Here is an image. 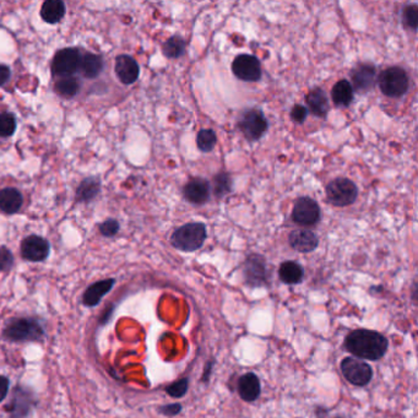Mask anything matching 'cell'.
<instances>
[{
  "instance_id": "obj_18",
  "label": "cell",
  "mask_w": 418,
  "mask_h": 418,
  "mask_svg": "<svg viewBox=\"0 0 418 418\" xmlns=\"http://www.w3.org/2000/svg\"><path fill=\"white\" fill-rule=\"evenodd\" d=\"M114 284H115L114 279H106V280L99 281V282L89 286L85 293L82 296L84 305L92 308L97 304H100L102 298L113 289Z\"/></svg>"
},
{
  "instance_id": "obj_28",
  "label": "cell",
  "mask_w": 418,
  "mask_h": 418,
  "mask_svg": "<svg viewBox=\"0 0 418 418\" xmlns=\"http://www.w3.org/2000/svg\"><path fill=\"white\" fill-rule=\"evenodd\" d=\"M56 92L58 95L63 96V97H74V96L79 92L80 85H79V81L72 77V76H68V77H62L56 82Z\"/></svg>"
},
{
  "instance_id": "obj_6",
  "label": "cell",
  "mask_w": 418,
  "mask_h": 418,
  "mask_svg": "<svg viewBox=\"0 0 418 418\" xmlns=\"http://www.w3.org/2000/svg\"><path fill=\"white\" fill-rule=\"evenodd\" d=\"M36 406V399L31 390L18 385L13 390V398L5 410L9 412L10 418H29Z\"/></svg>"
},
{
  "instance_id": "obj_10",
  "label": "cell",
  "mask_w": 418,
  "mask_h": 418,
  "mask_svg": "<svg viewBox=\"0 0 418 418\" xmlns=\"http://www.w3.org/2000/svg\"><path fill=\"white\" fill-rule=\"evenodd\" d=\"M232 72L239 80L257 82L262 79V65L257 57L241 54L232 63Z\"/></svg>"
},
{
  "instance_id": "obj_5",
  "label": "cell",
  "mask_w": 418,
  "mask_h": 418,
  "mask_svg": "<svg viewBox=\"0 0 418 418\" xmlns=\"http://www.w3.org/2000/svg\"><path fill=\"white\" fill-rule=\"evenodd\" d=\"M358 188L347 178H336L327 186V198L330 204L336 208L350 206L356 201Z\"/></svg>"
},
{
  "instance_id": "obj_4",
  "label": "cell",
  "mask_w": 418,
  "mask_h": 418,
  "mask_svg": "<svg viewBox=\"0 0 418 418\" xmlns=\"http://www.w3.org/2000/svg\"><path fill=\"white\" fill-rule=\"evenodd\" d=\"M409 76L403 68H388L379 76L380 91L391 99L404 96L409 90Z\"/></svg>"
},
{
  "instance_id": "obj_7",
  "label": "cell",
  "mask_w": 418,
  "mask_h": 418,
  "mask_svg": "<svg viewBox=\"0 0 418 418\" xmlns=\"http://www.w3.org/2000/svg\"><path fill=\"white\" fill-rule=\"evenodd\" d=\"M341 372L347 381L356 386H365L373 376L372 367L360 358L346 357L341 362Z\"/></svg>"
},
{
  "instance_id": "obj_17",
  "label": "cell",
  "mask_w": 418,
  "mask_h": 418,
  "mask_svg": "<svg viewBox=\"0 0 418 418\" xmlns=\"http://www.w3.org/2000/svg\"><path fill=\"white\" fill-rule=\"evenodd\" d=\"M291 247L300 253H310L317 249L319 244V239L315 233L309 231V229H296L291 232L289 237Z\"/></svg>"
},
{
  "instance_id": "obj_33",
  "label": "cell",
  "mask_w": 418,
  "mask_h": 418,
  "mask_svg": "<svg viewBox=\"0 0 418 418\" xmlns=\"http://www.w3.org/2000/svg\"><path fill=\"white\" fill-rule=\"evenodd\" d=\"M186 391H188V379L178 380L166 388L167 394L172 398H183L186 394Z\"/></svg>"
},
{
  "instance_id": "obj_1",
  "label": "cell",
  "mask_w": 418,
  "mask_h": 418,
  "mask_svg": "<svg viewBox=\"0 0 418 418\" xmlns=\"http://www.w3.org/2000/svg\"><path fill=\"white\" fill-rule=\"evenodd\" d=\"M345 346L347 351L351 352L360 360L378 361L388 351L389 342L376 331L357 329L347 335Z\"/></svg>"
},
{
  "instance_id": "obj_9",
  "label": "cell",
  "mask_w": 418,
  "mask_h": 418,
  "mask_svg": "<svg viewBox=\"0 0 418 418\" xmlns=\"http://www.w3.org/2000/svg\"><path fill=\"white\" fill-rule=\"evenodd\" d=\"M239 128L249 141H257L269 128V123L260 110H249L239 120Z\"/></svg>"
},
{
  "instance_id": "obj_23",
  "label": "cell",
  "mask_w": 418,
  "mask_h": 418,
  "mask_svg": "<svg viewBox=\"0 0 418 418\" xmlns=\"http://www.w3.org/2000/svg\"><path fill=\"white\" fill-rule=\"evenodd\" d=\"M303 267L296 262H282L279 269V277L284 284L297 285L303 280Z\"/></svg>"
},
{
  "instance_id": "obj_31",
  "label": "cell",
  "mask_w": 418,
  "mask_h": 418,
  "mask_svg": "<svg viewBox=\"0 0 418 418\" xmlns=\"http://www.w3.org/2000/svg\"><path fill=\"white\" fill-rule=\"evenodd\" d=\"M16 130V119L14 114L0 113V138H9Z\"/></svg>"
},
{
  "instance_id": "obj_38",
  "label": "cell",
  "mask_w": 418,
  "mask_h": 418,
  "mask_svg": "<svg viewBox=\"0 0 418 418\" xmlns=\"http://www.w3.org/2000/svg\"><path fill=\"white\" fill-rule=\"evenodd\" d=\"M10 389V381L6 376H0V403L8 396Z\"/></svg>"
},
{
  "instance_id": "obj_36",
  "label": "cell",
  "mask_w": 418,
  "mask_h": 418,
  "mask_svg": "<svg viewBox=\"0 0 418 418\" xmlns=\"http://www.w3.org/2000/svg\"><path fill=\"white\" fill-rule=\"evenodd\" d=\"M307 114H308V110L305 107L300 105H296L292 108V110H291V118L296 123L302 124L305 120V118H307Z\"/></svg>"
},
{
  "instance_id": "obj_26",
  "label": "cell",
  "mask_w": 418,
  "mask_h": 418,
  "mask_svg": "<svg viewBox=\"0 0 418 418\" xmlns=\"http://www.w3.org/2000/svg\"><path fill=\"white\" fill-rule=\"evenodd\" d=\"M80 72L82 75L87 77V79H94L96 76H99L103 69V61L100 56L97 54H92V53H87L84 57L81 58L80 62Z\"/></svg>"
},
{
  "instance_id": "obj_2",
  "label": "cell",
  "mask_w": 418,
  "mask_h": 418,
  "mask_svg": "<svg viewBox=\"0 0 418 418\" xmlns=\"http://www.w3.org/2000/svg\"><path fill=\"white\" fill-rule=\"evenodd\" d=\"M3 338L10 342H38L44 338V328L38 319L14 318L6 324Z\"/></svg>"
},
{
  "instance_id": "obj_34",
  "label": "cell",
  "mask_w": 418,
  "mask_h": 418,
  "mask_svg": "<svg viewBox=\"0 0 418 418\" xmlns=\"http://www.w3.org/2000/svg\"><path fill=\"white\" fill-rule=\"evenodd\" d=\"M14 265V257L6 247H0V271H9Z\"/></svg>"
},
{
  "instance_id": "obj_37",
  "label": "cell",
  "mask_w": 418,
  "mask_h": 418,
  "mask_svg": "<svg viewBox=\"0 0 418 418\" xmlns=\"http://www.w3.org/2000/svg\"><path fill=\"white\" fill-rule=\"evenodd\" d=\"M182 411V406L179 404L167 405V406H162L160 409V412L165 414V416H176Z\"/></svg>"
},
{
  "instance_id": "obj_11",
  "label": "cell",
  "mask_w": 418,
  "mask_h": 418,
  "mask_svg": "<svg viewBox=\"0 0 418 418\" xmlns=\"http://www.w3.org/2000/svg\"><path fill=\"white\" fill-rule=\"evenodd\" d=\"M292 219L300 226H313L320 220V208L312 198L303 196L296 201L292 210Z\"/></svg>"
},
{
  "instance_id": "obj_15",
  "label": "cell",
  "mask_w": 418,
  "mask_h": 418,
  "mask_svg": "<svg viewBox=\"0 0 418 418\" xmlns=\"http://www.w3.org/2000/svg\"><path fill=\"white\" fill-rule=\"evenodd\" d=\"M211 186L209 182L203 178H193L186 183L183 194L189 203L194 205H203L210 199Z\"/></svg>"
},
{
  "instance_id": "obj_16",
  "label": "cell",
  "mask_w": 418,
  "mask_h": 418,
  "mask_svg": "<svg viewBox=\"0 0 418 418\" xmlns=\"http://www.w3.org/2000/svg\"><path fill=\"white\" fill-rule=\"evenodd\" d=\"M115 74L123 84L132 85L139 79L140 68L134 58L123 54L115 61Z\"/></svg>"
},
{
  "instance_id": "obj_39",
  "label": "cell",
  "mask_w": 418,
  "mask_h": 418,
  "mask_svg": "<svg viewBox=\"0 0 418 418\" xmlns=\"http://www.w3.org/2000/svg\"><path fill=\"white\" fill-rule=\"evenodd\" d=\"M10 69L9 67H6L4 64H0V86L6 84L10 79Z\"/></svg>"
},
{
  "instance_id": "obj_29",
  "label": "cell",
  "mask_w": 418,
  "mask_h": 418,
  "mask_svg": "<svg viewBox=\"0 0 418 418\" xmlns=\"http://www.w3.org/2000/svg\"><path fill=\"white\" fill-rule=\"evenodd\" d=\"M217 144V138L213 129H203L196 137V145L200 151L211 152Z\"/></svg>"
},
{
  "instance_id": "obj_27",
  "label": "cell",
  "mask_w": 418,
  "mask_h": 418,
  "mask_svg": "<svg viewBox=\"0 0 418 418\" xmlns=\"http://www.w3.org/2000/svg\"><path fill=\"white\" fill-rule=\"evenodd\" d=\"M163 56L170 59L182 57L186 52V41L179 36H172L162 46Z\"/></svg>"
},
{
  "instance_id": "obj_3",
  "label": "cell",
  "mask_w": 418,
  "mask_h": 418,
  "mask_svg": "<svg viewBox=\"0 0 418 418\" xmlns=\"http://www.w3.org/2000/svg\"><path fill=\"white\" fill-rule=\"evenodd\" d=\"M206 227L201 222H191L177 228L171 237V244L182 252H195L204 246Z\"/></svg>"
},
{
  "instance_id": "obj_40",
  "label": "cell",
  "mask_w": 418,
  "mask_h": 418,
  "mask_svg": "<svg viewBox=\"0 0 418 418\" xmlns=\"http://www.w3.org/2000/svg\"><path fill=\"white\" fill-rule=\"evenodd\" d=\"M335 418H341V417H335Z\"/></svg>"
},
{
  "instance_id": "obj_22",
  "label": "cell",
  "mask_w": 418,
  "mask_h": 418,
  "mask_svg": "<svg viewBox=\"0 0 418 418\" xmlns=\"http://www.w3.org/2000/svg\"><path fill=\"white\" fill-rule=\"evenodd\" d=\"M65 10L62 0H46L41 8V18L47 24H58L64 18Z\"/></svg>"
},
{
  "instance_id": "obj_13",
  "label": "cell",
  "mask_w": 418,
  "mask_h": 418,
  "mask_svg": "<svg viewBox=\"0 0 418 418\" xmlns=\"http://www.w3.org/2000/svg\"><path fill=\"white\" fill-rule=\"evenodd\" d=\"M352 89L357 92L366 94L376 85V67L369 63H363L357 65L351 72Z\"/></svg>"
},
{
  "instance_id": "obj_21",
  "label": "cell",
  "mask_w": 418,
  "mask_h": 418,
  "mask_svg": "<svg viewBox=\"0 0 418 418\" xmlns=\"http://www.w3.org/2000/svg\"><path fill=\"white\" fill-rule=\"evenodd\" d=\"M305 102H307L308 110L312 112V114L320 117V118L327 117L329 112V99L322 89L317 87V89L310 91L305 97Z\"/></svg>"
},
{
  "instance_id": "obj_19",
  "label": "cell",
  "mask_w": 418,
  "mask_h": 418,
  "mask_svg": "<svg viewBox=\"0 0 418 418\" xmlns=\"http://www.w3.org/2000/svg\"><path fill=\"white\" fill-rule=\"evenodd\" d=\"M238 393L244 401H255L262 393L260 380L254 373L244 374L238 380Z\"/></svg>"
},
{
  "instance_id": "obj_32",
  "label": "cell",
  "mask_w": 418,
  "mask_h": 418,
  "mask_svg": "<svg viewBox=\"0 0 418 418\" xmlns=\"http://www.w3.org/2000/svg\"><path fill=\"white\" fill-rule=\"evenodd\" d=\"M403 23L407 30L416 31L418 27V6L416 4L405 6L403 11Z\"/></svg>"
},
{
  "instance_id": "obj_25",
  "label": "cell",
  "mask_w": 418,
  "mask_h": 418,
  "mask_svg": "<svg viewBox=\"0 0 418 418\" xmlns=\"http://www.w3.org/2000/svg\"><path fill=\"white\" fill-rule=\"evenodd\" d=\"M101 190V182L97 178L90 177L81 182L80 186L76 190V199L80 203H89L95 199Z\"/></svg>"
},
{
  "instance_id": "obj_12",
  "label": "cell",
  "mask_w": 418,
  "mask_h": 418,
  "mask_svg": "<svg viewBox=\"0 0 418 418\" xmlns=\"http://www.w3.org/2000/svg\"><path fill=\"white\" fill-rule=\"evenodd\" d=\"M21 255L25 260L32 262H43L47 259L51 252V246L47 239L32 234L25 238L21 243Z\"/></svg>"
},
{
  "instance_id": "obj_14",
  "label": "cell",
  "mask_w": 418,
  "mask_h": 418,
  "mask_svg": "<svg viewBox=\"0 0 418 418\" xmlns=\"http://www.w3.org/2000/svg\"><path fill=\"white\" fill-rule=\"evenodd\" d=\"M244 275L248 285L253 287L265 285L267 282V269L264 258L253 254L249 255L247 262L244 264Z\"/></svg>"
},
{
  "instance_id": "obj_35",
  "label": "cell",
  "mask_w": 418,
  "mask_h": 418,
  "mask_svg": "<svg viewBox=\"0 0 418 418\" xmlns=\"http://www.w3.org/2000/svg\"><path fill=\"white\" fill-rule=\"evenodd\" d=\"M119 231V222L117 220L110 219L100 224V232L105 237H113Z\"/></svg>"
},
{
  "instance_id": "obj_8",
  "label": "cell",
  "mask_w": 418,
  "mask_h": 418,
  "mask_svg": "<svg viewBox=\"0 0 418 418\" xmlns=\"http://www.w3.org/2000/svg\"><path fill=\"white\" fill-rule=\"evenodd\" d=\"M81 56L76 48H64L56 54L52 62V74L59 77L72 76L80 68Z\"/></svg>"
},
{
  "instance_id": "obj_24",
  "label": "cell",
  "mask_w": 418,
  "mask_h": 418,
  "mask_svg": "<svg viewBox=\"0 0 418 418\" xmlns=\"http://www.w3.org/2000/svg\"><path fill=\"white\" fill-rule=\"evenodd\" d=\"M331 99L334 103L338 107H347L353 101V89L350 81L340 80L334 85L331 91Z\"/></svg>"
},
{
  "instance_id": "obj_30",
  "label": "cell",
  "mask_w": 418,
  "mask_h": 418,
  "mask_svg": "<svg viewBox=\"0 0 418 418\" xmlns=\"http://www.w3.org/2000/svg\"><path fill=\"white\" fill-rule=\"evenodd\" d=\"M231 186H232V182L231 178L226 173H219L216 175L213 182V189L217 198H224V195H227L231 191Z\"/></svg>"
},
{
  "instance_id": "obj_20",
  "label": "cell",
  "mask_w": 418,
  "mask_h": 418,
  "mask_svg": "<svg viewBox=\"0 0 418 418\" xmlns=\"http://www.w3.org/2000/svg\"><path fill=\"white\" fill-rule=\"evenodd\" d=\"M23 195L15 188L0 190V210L5 214H16L23 206Z\"/></svg>"
}]
</instances>
